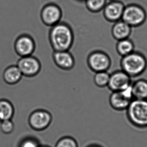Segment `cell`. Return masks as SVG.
Returning a JSON list of instances; mask_svg holds the SVG:
<instances>
[{"label": "cell", "instance_id": "obj_1", "mask_svg": "<svg viewBox=\"0 0 147 147\" xmlns=\"http://www.w3.org/2000/svg\"><path fill=\"white\" fill-rule=\"evenodd\" d=\"M74 33L71 27L64 22H59L50 28L49 40L54 51L69 50L74 42Z\"/></svg>", "mask_w": 147, "mask_h": 147}, {"label": "cell", "instance_id": "obj_2", "mask_svg": "<svg viewBox=\"0 0 147 147\" xmlns=\"http://www.w3.org/2000/svg\"><path fill=\"white\" fill-rule=\"evenodd\" d=\"M121 69L131 78L141 76L147 68V59L143 54L134 51L121 57L120 61Z\"/></svg>", "mask_w": 147, "mask_h": 147}, {"label": "cell", "instance_id": "obj_3", "mask_svg": "<svg viewBox=\"0 0 147 147\" xmlns=\"http://www.w3.org/2000/svg\"><path fill=\"white\" fill-rule=\"evenodd\" d=\"M126 111L127 119L134 126L147 128V99H133Z\"/></svg>", "mask_w": 147, "mask_h": 147}, {"label": "cell", "instance_id": "obj_4", "mask_svg": "<svg viewBox=\"0 0 147 147\" xmlns=\"http://www.w3.org/2000/svg\"><path fill=\"white\" fill-rule=\"evenodd\" d=\"M146 17L143 8L136 4H130L125 6L121 20L133 28L143 25Z\"/></svg>", "mask_w": 147, "mask_h": 147}, {"label": "cell", "instance_id": "obj_5", "mask_svg": "<svg viewBox=\"0 0 147 147\" xmlns=\"http://www.w3.org/2000/svg\"><path fill=\"white\" fill-rule=\"evenodd\" d=\"M87 63L90 69L96 72L107 71L111 64L109 56L102 50H95L88 56Z\"/></svg>", "mask_w": 147, "mask_h": 147}, {"label": "cell", "instance_id": "obj_6", "mask_svg": "<svg viewBox=\"0 0 147 147\" xmlns=\"http://www.w3.org/2000/svg\"><path fill=\"white\" fill-rule=\"evenodd\" d=\"M52 119V115L48 111L36 109L30 113L28 117V123L34 131H42L49 127Z\"/></svg>", "mask_w": 147, "mask_h": 147}, {"label": "cell", "instance_id": "obj_7", "mask_svg": "<svg viewBox=\"0 0 147 147\" xmlns=\"http://www.w3.org/2000/svg\"><path fill=\"white\" fill-rule=\"evenodd\" d=\"M134 99L131 86L121 91L111 92L109 97L110 106L117 111H125Z\"/></svg>", "mask_w": 147, "mask_h": 147}, {"label": "cell", "instance_id": "obj_8", "mask_svg": "<svg viewBox=\"0 0 147 147\" xmlns=\"http://www.w3.org/2000/svg\"><path fill=\"white\" fill-rule=\"evenodd\" d=\"M17 66L23 76L32 78L37 76L41 69V64L37 58L32 55L21 57Z\"/></svg>", "mask_w": 147, "mask_h": 147}, {"label": "cell", "instance_id": "obj_9", "mask_svg": "<svg viewBox=\"0 0 147 147\" xmlns=\"http://www.w3.org/2000/svg\"><path fill=\"white\" fill-rule=\"evenodd\" d=\"M62 11L59 6L53 3L46 4L40 12V18L43 23L51 27L61 21Z\"/></svg>", "mask_w": 147, "mask_h": 147}, {"label": "cell", "instance_id": "obj_10", "mask_svg": "<svg viewBox=\"0 0 147 147\" xmlns=\"http://www.w3.org/2000/svg\"><path fill=\"white\" fill-rule=\"evenodd\" d=\"M14 47L16 53L20 57L32 55L36 49V43L32 36L22 34L16 38Z\"/></svg>", "mask_w": 147, "mask_h": 147}, {"label": "cell", "instance_id": "obj_11", "mask_svg": "<svg viewBox=\"0 0 147 147\" xmlns=\"http://www.w3.org/2000/svg\"><path fill=\"white\" fill-rule=\"evenodd\" d=\"M131 78L122 70H117L110 74L107 86L111 92L121 91L131 86Z\"/></svg>", "mask_w": 147, "mask_h": 147}, {"label": "cell", "instance_id": "obj_12", "mask_svg": "<svg viewBox=\"0 0 147 147\" xmlns=\"http://www.w3.org/2000/svg\"><path fill=\"white\" fill-rule=\"evenodd\" d=\"M125 7L123 3L119 1H110L102 10L104 18L108 22L113 23L121 20Z\"/></svg>", "mask_w": 147, "mask_h": 147}, {"label": "cell", "instance_id": "obj_13", "mask_svg": "<svg viewBox=\"0 0 147 147\" xmlns=\"http://www.w3.org/2000/svg\"><path fill=\"white\" fill-rule=\"evenodd\" d=\"M52 57L55 64L61 69L70 70L75 65L74 58L69 50L54 51Z\"/></svg>", "mask_w": 147, "mask_h": 147}, {"label": "cell", "instance_id": "obj_14", "mask_svg": "<svg viewBox=\"0 0 147 147\" xmlns=\"http://www.w3.org/2000/svg\"><path fill=\"white\" fill-rule=\"evenodd\" d=\"M132 27L122 20L114 23L111 28V35L115 40H123L129 38L131 35Z\"/></svg>", "mask_w": 147, "mask_h": 147}, {"label": "cell", "instance_id": "obj_15", "mask_svg": "<svg viewBox=\"0 0 147 147\" xmlns=\"http://www.w3.org/2000/svg\"><path fill=\"white\" fill-rule=\"evenodd\" d=\"M23 76L18 66L12 65L8 66L4 70L3 78L6 84L14 85L18 84Z\"/></svg>", "mask_w": 147, "mask_h": 147}, {"label": "cell", "instance_id": "obj_16", "mask_svg": "<svg viewBox=\"0 0 147 147\" xmlns=\"http://www.w3.org/2000/svg\"><path fill=\"white\" fill-rule=\"evenodd\" d=\"M134 99H147V80L139 79L131 84Z\"/></svg>", "mask_w": 147, "mask_h": 147}, {"label": "cell", "instance_id": "obj_17", "mask_svg": "<svg viewBox=\"0 0 147 147\" xmlns=\"http://www.w3.org/2000/svg\"><path fill=\"white\" fill-rule=\"evenodd\" d=\"M15 114V108L8 99H0V121L12 119Z\"/></svg>", "mask_w": 147, "mask_h": 147}, {"label": "cell", "instance_id": "obj_18", "mask_svg": "<svg viewBox=\"0 0 147 147\" xmlns=\"http://www.w3.org/2000/svg\"><path fill=\"white\" fill-rule=\"evenodd\" d=\"M116 44V51L121 57L127 55L135 51V44L129 38L119 40Z\"/></svg>", "mask_w": 147, "mask_h": 147}, {"label": "cell", "instance_id": "obj_19", "mask_svg": "<svg viewBox=\"0 0 147 147\" xmlns=\"http://www.w3.org/2000/svg\"><path fill=\"white\" fill-rule=\"evenodd\" d=\"M107 0H85V4L87 9L90 12L96 13L103 10Z\"/></svg>", "mask_w": 147, "mask_h": 147}, {"label": "cell", "instance_id": "obj_20", "mask_svg": "<svg viewBox=\"0 0 147 147\" xmlns=\"http://www.w3.org/2000/svg\"><path fill=\"white\" fill-rule=\"evenodd\" d=\"M110 74L107 71L96 72L94 76V82L98 88L107 86L109 82Z\"/></svg>", "mask_w": 147, "mask_h": 147}, {"label": "cell", "instance_id": "obj_21", "mask_svg": "<svg viewBox=\"0 0 147 147\" xmlns=\"http://www.w3.org/2000/svg\"><path fill=\"white\" fill-rule=\"evenodd\" d=\"M55 147H78V144L74 138L64 136L58 140Z\"/></svg>", "mask_w": 147, "mask_h": 147}, {"label": "cell", "instance_id": "obj_22", "mask_svg": "<svg viewBox=\"0 0 147 147\" xmlns=\"http://www.w3.org/2000/svg\"><path fill=\"white\" fill-rule=\"evenodd\" d=\"M0 122V129L3 133L10 134L13 131L15 125L12 119H7Z\"/></svg>", "mask_w": 147, "mask_h": 147}, {"label": "cell", "instance_id": "obj_23", "mask_svg": "<svg viewBox=\"0 0 147 147\" xmlns=\"http://www.w3.org/2000/svg\"><path fill=\"white\" fill-rule=\"evenodd\" d=\"M40 146L38 140L35 138L29 137L22 140L19 147H40Z\"/></svg>", "mask_w": 147, "mask_h": 147}, {"label": "cell", "instance_id": "obj_24", "mask_svg": "<svg viewBox=\"0 0 147 147\" xmlns=\"http://www.w3.org/2000/svg\"><path fill=\"white\" fill-rule=\"evenodd\" d=\"M86 147H102L101 146L98 145V144H91L90 145Z\"/></svg>", "mask_w": 147, "mask_h": 147}, {"label": "cell", "instance_id": "obj_25", "mask_svg": "<svg viewBox=\"0 0 147 147\" xmlns=\"http://www.w3.org/2000/svg\"><path fill=\"white\" fill-rule=\"evenodd\" d=\"M40 147H49V146H48L41 145V146H40Z\"/></svg>", "mask_w": 147, "mask_h": 147}, {"label": "cell", "instance_id": "obj_26", "mask_svg": "<svg viewBox=\"0 0 147 147\" xmlns=\"http://www.w3.org/2000/svg\"><path fill=\"white\" fill-rule=\"evenodd\" d=\"M80 1H85V0H80Z\"/></svg>", "mask_w": 147, "mask_h": 147}, {"label": "cell", "instance_id": "obj_27", "mask_svg": "<svg viewBox=\"0 0 147 147\" xmlns=\"http://www.w3.org/2000/svg\"><path fill=\"white\" fill-rule=\"evenodd\" d=\"M110 1H114V0H110Z\"/></svg>", "mask_w": 147, "mask_h": 147}]
</instances>
